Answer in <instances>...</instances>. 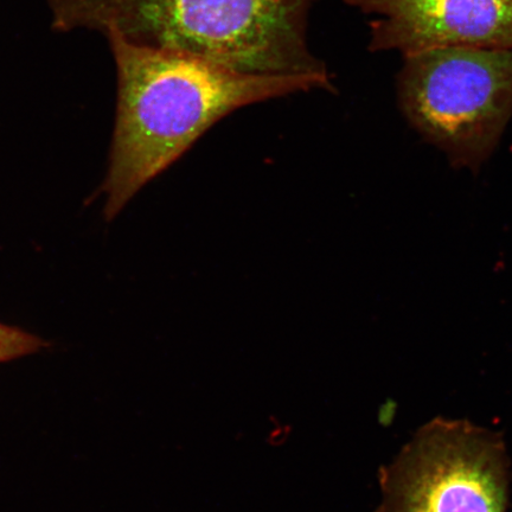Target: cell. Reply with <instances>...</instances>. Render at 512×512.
<instances>
[{"instance_id": "277c9868", "label": "cell", "mask_w": 512, "mask_h": 512, "mask_svg": "<svg viewBox=\"0 0 512 512\" xmlns=\"http://www.w3.org/2000/svg\"><path fill=\"white\" fill-rule=\"evenodd\" d=\"M510 478L502 434L435 418L383 471L379 512H507Z\"/></svg>"}, {"instance_id": "6da1fadb", "label": "cell", "mask_w": 512, "mask_h": 512, "mask_svg": "<svg viewBox=\"0 0 512 512\" xmlns=\"http://www.w3.org/2000/svg\"><path fill=\"white\" fill-rule=\"evenodd\" d=\"M108 40L118 106L104 187L107 220L230 113L294 93L334 91V83L311 76L240 73L175 51Z\"/></svg>"}, {"instance_id": "5b68a950", "label": "cell", "mask_w": 512, "mask_h": 512, "mask_svg": "<svg viewBox=\"0 0 512 512\" xmlns=\"http://www.w3.org/2000/svg\"><path fill=\"white\" fill-rule=\"evenodd\" d=\"M376 16L370 51L512 50V0H342Z\"/></svg>"}, {"instance_id": "8992f818", "label": "cell", "mask_w": 512, "mask_h": 512, "mask_svg": "<svg viewBox=\"0 0 512 512\" xmlns=\"http://www.w3.org/2000/svg\"><path fill=\"white\" fill-rule=\"evenodd\" d=\"M47 345L40 337L0 323V363L35 354Z\"/></svg>"}, {"instance_id": "3957f363", "label": "cell", "mask_w": 512, "mask_h": 512, "mask_svg": "<svg viewBox=\"0 0 512 512\" xmlns=\"http://www.w3.org/2000/svg\"><path fill=\"white\" fill-rule=\"evenodd\" d=\"M398 106L452 168L478 174L512 119V50L440 48L403 56Z\"/></svg>"}, {"instance_id": "7a4b0ae2", "label": "cell", "mask_w": 512, "mask_h": 512, "mask_svg": "<svg viewBox=\"0 0 512 512\" xmlns=\"http://www.w3.org/2000/svg\"><path fill=\"white\" fill-rule=\"evenodd\" d=\"M53 27L88 29L235 72L331 82L307 42L311 0H47ZM332 83V82H331Z\"/></svg>"}]
</instances>
